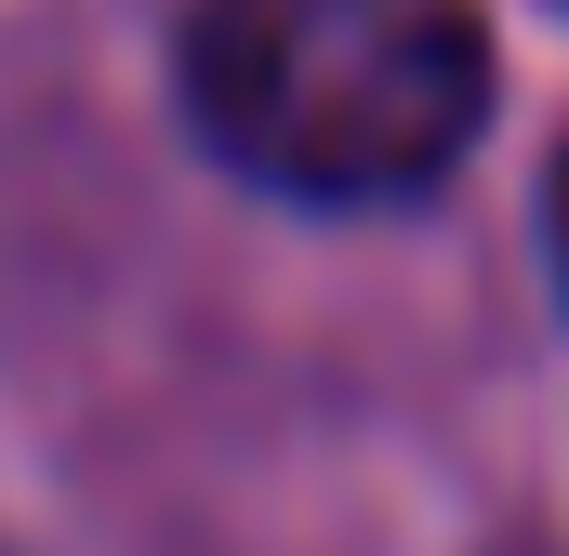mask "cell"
<instances>
[{
  "label": "cell",
  "instance_id": "obj_1",
  "mask_svg": "<svg viewBox=\"0 0 569 556\" xmlns=\"http://www.w3.org/2000/svg\"><path fill=\"white\" fill-rule=\"evenodd\" d=\"M186 133L252 199L398 212L490 133V13L477 0H186L172 27Z\"/></svg>",
  "mask_w": 569,
  "mask_h": 556
},
{
  "label": "cell",
  "instance_id": "obj_2",
  "mask_svg": "<svg viewBox=\"0 0 569 556\" xmlns=\"http://www.w3.org/2000/svg\"><path fill=\"white\" fill-rule=\"evenodd\" d=\"M543 226H557V291H569V159H557V186H543Z\"/></svg>",
  "mask_w": 569,
  "mask_h": 556
},
{
  "label": "cell",
  "instance_id": "obj_3",
  "mask_svg": "<svg viewBox=\"0 0 569 556\" xmlns=\"http://www.w3.org/2000/svg\"><path fill=\"white\" fill-rule=\"evenodd\" d=\"M557 13H569V0H557Z\"/></svg>",
  "mask_w": 569,
  "mask_h": 556
}]
</instances>
